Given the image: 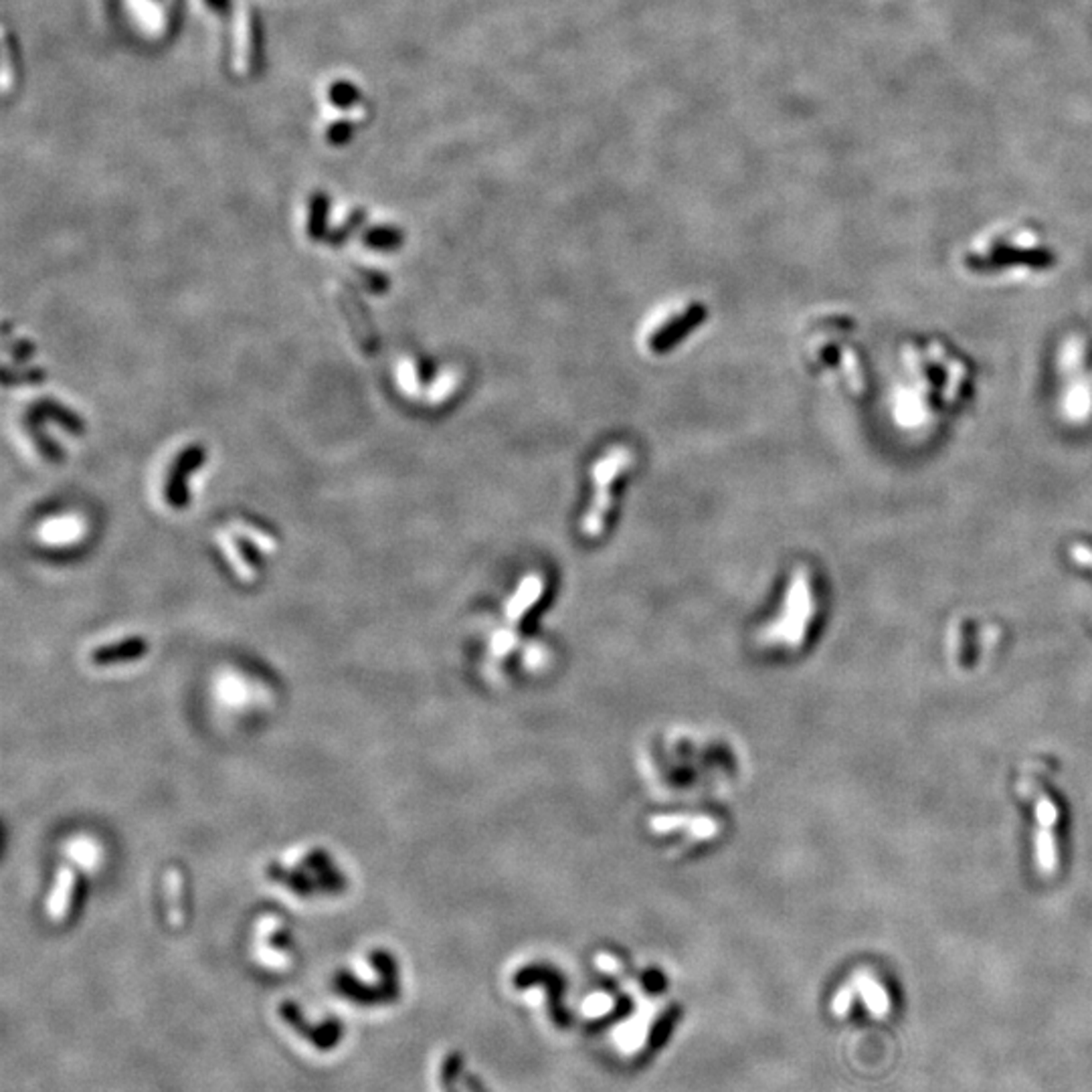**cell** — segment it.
<instances>
[{"label":"cell","instance_id":"cell-1","mask_svg":"<svg viewBox=\"0 0 1092 1092\" xmlns=\"http://www.w3.org/2000/svg\"><path fill=\"white\" fill-rule=\"evenodd\" d=\"M974 389V362L957 346L937 336L904 340L889 392L892 423L904 433L933 435L967 407Z\"/></svg>","mask_w":1092,"mask_h":1092},{"label":"cell","instance_id":"cell-2","mask_svg":"<svg viewBox=\"0 0 1092 1092\" xmlns=\"http://www.w3.org/2000/svg\"><path fill=\"white\" fill-rule=\"evenodd\" d=\"M1058 251L1042 229L1028 221L989 225L961 247L957 269L981 284H1038L1058 268Z\"/></svg>","mask_w":1092,"mask_h":1092},{"label":"cell","instance_id":"cell-3","mask_svg":"<svg viewBox=\"0 0 1092 1092\" xmlns=\"http://www.w3.org/2000/svg\"><path fill=\"white\" fill-rule=\"evenodd\" d=\"M1054 411L1064 425H1092V332L1070 330L1060 338L1050 362Z\"/></svg>","mask_w":1092,"mask_h":1092},{"label":"cell","instance_id":"cell-4","mask_svg":"<svg viewBox=\"0 0 1092 1092\" xmlns=\"http://www.w3.org/2000/svg\"><path fill=\"white\" fill-rule=\"evenodd\" d=\"M279 1015L289 1028H294L297 1034L308 1040V1042L318 1048L322 1052H328L336 1048L344 1038V1023L338 1018H328L326 1021L312 1026L308 1020H304L302 1010L294 1002H284L279 1005Z\"/></svg>","mask_w":1092,"mask_h":1092},{"label":"cell","instance_id":"cell-5","mask_svg":"<svg viewBox=\"0 0 1092 1092\" xmlns=\"http://www.w3.org/2000/svg\"><path fill=\"white\" fill-rule=\"evenodd\" d=\"M204 462H207V449H204L201 443H191V446H186L181 454L176 456L173 467H170V474L166 477V490H165L166 502L170 508L184 510L186 506H189L191 494H189V485H186V477L194 474Z\"/></svg>","mask_w":1092,"mask_h":1092},{"label":"cell","instance_id":"cell-6","mask_svg":"<svg viewBox=\"0 0 1092 1092\" xmlns=\"http://www.w3.org/2000/svg\"><path fill=\"white\" fill-rule=\"evenodd\" d=\"M629 462V451L627 449H613L609 451V456L603 459L601 464L595 466V484H597V498L593 508L588 510L587 520H585V528L588 532H597L601 531L603 520H605V512L609 510V502H607V484L616 480L619 475L621 469H624Z\"/></svg>","mask_w":1092,"mask_h":1092},{"label":"cell","instance_id":"cell-7","mask_svg":"<svg viewBox=\"0 0 1092 1092\" xmlns=\"http://www.w3.org/2000/svg\"><path fill=\"white\" fill-rule=\"evenodd\" d=\"M75 894V872L71 868L61 866L57 872L53 892L47 900V915L53 920H63L71 910V900Z\"/></svg>","mask_w":1092,"mask_h":1092},{"label":"cell","instance_id":"cell-8","mask_svg":"<svg viewBox=\"0 0 1092 1092\" xmlns=\"http://www.w3.org/2000/svg\"><path fill=\"white\" fill-rule=\"evenodd\" d=\"M29 415H35V417H39V419L55 421L57 425H61V428L70 431L71 435H81L85 431V423L81 417L75 411H71V409L57 403V400H53V399L37 400V403L29 409Z\"/></svg>","mask_w":1092,"mask_h":1092},{"label":"cell","instance_id":"cell-9","mask_svg":"<svg viewBox=\"0 0 1092 1092\" xmlns=\"http://www.w3.org/2000/svg\"><path fill=\"white\" fill-rule=\"evenodd\" d=\"M146 652H148V644L144 642L142 637H130V639H124V642H119V644L104 645L101 650H96L91 654V662L106 665L112 662L136 660Z\"/></svg>","mask_w":1092,"mask_h":1092},{"label":"cell","instance_id":"cell-10","mask_svg":"<svg viewBox=\"0 0 1092 1092\" xmlns=\"http://www.w3.org/2000/svg\"><path fill=\"white\" fill-rule=\"evenodd\" d=\"M165 899H166V915L173 927L183 925V874L181 870L168 868L165 874Z\"/></svg>","mask_w":1092,"mask_h":1092},{"label":"cell","instance_id":"cell-11","mask_svg":"<svg viewBox=\"0 0 1092 1092\" xmlns=\"http://www.w3.org/2000/svg\"><path fill=\"white\" fill-rule=\"evenodd\" d=\"M362 243L364 247H369V249H377V251H395L403 243V233L399 231L395 227H374L369 229L362 235Z\"/></svg>","mask_w":1092,"mask_h":1092},{"label":"cell","instance_id":"cell-12","mask_svg":"<svg viewBox=\"0 0 1092 1092\" xmlns=\"http://www.w3.org/2000/svg\"><path fill=\"white\" fill-rule=\"evenodd\" d=\"M328 196L324 193H315L312 204H310V223H308V233L314 239V241H320L326 235V223H328Z\"/></svg>","mask_w":1092,"mask_h":1092},{"label":"cell","instance_id":"cell-13","mask_svg":"<svg viewBox=\"0 0 1092 1092\" xmlns=\"http://www.w3.org/2000/svg\"><path fill=\"white\" fill-rule=\"evenodd\" d=\"M27 425H29L31 433H33V439H35V443H37V449L41 451V456L45 457V459H49V462H61V459H63V451H61V447L57 446L55 441H51L47 438V433L42 431V428H41L42 423L37 421V419H33V417H27Z\"/></svg>","mask_w":1092,"mask_h":1092},{"label":"cell","instance_id":"cell-14","mask_svg":"<svg viewBox=\"0 0 1092 1092\" xmlns=\"http://www.w3.org/2000/svg\"><path fill=\"white\" fill-rule=\"evenodd\" d=\"M864 984H866V987L861 989V993H864V997H866L870 1012L876 1015H886V1012H889V997H886L884 989L870 979H864Z\"/></svg>","mask_w":1092,"mask_h":1092},{"label":"cell","instance_id":"cell-15","mask_svg":"<svg viewBox=\"0 0 1092 1092\" xmlns=\"http://www.w3.org/2000/svg\"><path fill=\"white\" fill-rule=\"evenodd\" d=\"M362 219H364V212L362 211L354 212V215L351 219H348V223L343 229H338V231L330 237V245H334V247L343 245L346 241V239L351 237V233L354 231V229L362 223Z\"/></svg>","mask_w":1092,"mask_h":1092},{"label":"cell","instance_id":"cell-16","mask_svg":"<svg viewBox=\"0 0 1092 1092\" xmlns=\"http://www.w3.org/2000/svg\"><path fill=\"white\" fill-rule=\"evenodd\" d=\"M361 273H362L361 278L364 279L366 287H369L371 292H374V294H382V292H385V289H387V286L391 284V281H389L385 276H382V273H379V271H372V269H361Z\"/></svg>","mask_w":1092,"mask_h":1092},{"label":"cell","instance_id":"cell-17","mask_svg":"<svg viewBox=\"0 0 1092 1092\" xmlns=\"http://www.w3.org/2000/svg\"><path fill=\"white\" fill-rule=\"evenodd\" d=\"M33 353H35V344L27 343V340H19V343L14 344V361H27Z\"/></svg>","mask_w":1092,"mask_h":1092}]
</instances>
